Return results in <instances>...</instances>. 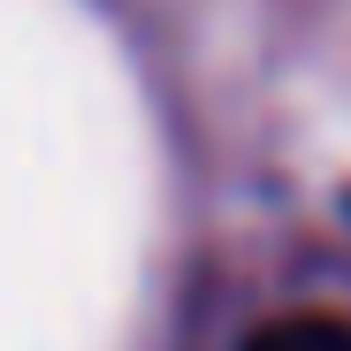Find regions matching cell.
<instances>
[{
  "label": "cell",
  "instance_id": "1",
  "mask_svg": "<svg viewBox=\"0 0 351 351\" xmlns=\"http://www.w3.org/2000/svg\"><path fill=\"white\" fill-rule=\"evenodd\" d=\"M245 351H351V321L343 313H290V321H267Z\"/></svg>",
  "mask_w": 351,
  "mask_h": 351
}]
</instances>
